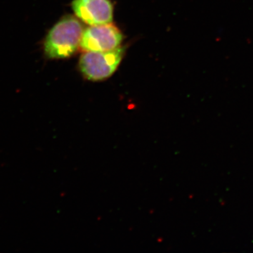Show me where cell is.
<instances>
[{
  "mask_svg": "<svg viewBox=\"0 0 253 253\" xmlns=\"http://www.w3.org/2000/svg\"><path fill=\"white\" fill-rule=\"evenodd\" d=\"M83 25L72 15L59 20L46 35L43 44L48 59H63L73 56L81 45Z\"/></svg>",
  "mask_w": 253,
  "mask_h": 253,
  "instance_id": "obj_1",
  "label": "cell"
},
{
  "mask_svg": "<svg viewBox=\"0 0 253 253\" xmlns=\"http://www.w3.org/2000/svg\"><path fill=\"white\" fill-rule=\"evenodd\" d=\"M124 52L121 46L111 51H86L80 59V70L89 81H104L116 72Z\"/></svg>",
  "mask_w": 253,
  "mask_h": 253,
  "instance_id": "obj_2",
  "label": "cell"
},
{
  "mask_svg": "<svg viewBox=\"0 0 253 253\" xmlns=\"http://www.w3.org/2000/svg\"><path fill=\"white\" fill-rule=\"evenodd\" d=\"M123 36L121 31L111 24L92 26L83 32L81 46L86 51H108L121 45Z\"/></svg>",
  "mask_w": 253,
  "mask_h": 253,
  "instance_id": "obj_3",
  "label": "cell"
},
{
  "mask_svg": "<svg viewBox=\"0 0 253 253\" xmlns=\"http://www.w3.org/2000/svg\"><path fill=\"white\" fill-rule=\"evenodd\" d=\"M72 7L78 18L89 26L112 22L113 6L110 0H73Z\"/></svg>",
  "mask_w": 253,
  "mask_h": 253,
  "instance_id": "obj_4",
  "label": "cell"
}]
</instances>
